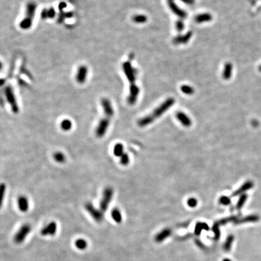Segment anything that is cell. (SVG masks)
I'll list each match as a JSON object with an SVG mask.
<instances>
[{"label":"cell","mask_w":261,"mask_h":261,"mask_svg":"<svg viewBox=\"0 0 261 261\" xmlns=\"http://www.w3.org/2000/svg\"><path fill=\"white\" fill-rule=\"evenodd\" d=\"M175 104V100L171 97L166 99L163 103L157 107L151 114L147 115L139 120L137 124L140 127H144L152 123L155 120L160 117Z\"/></svg>","instance_id":"6da1fadb"},{"label":"cell","mask_w":261,"mask_h":261,"mask_svg":"<svg viewBox=\"0 0 261 261\" xmlns=\"http://www.w3.org/2000/svg\"><path fill=\"white\" fill-rule=\"evenodd\" d=\"M36 9L37 4L35 2L30 1L27 4L24 16L19 23V27L21 29L27 30L31 27Z\"/></svg>","instance_id":"7a4b0ae2"},{"label":"cell","mask_w":261,"mask_h":261,"mask_svg":"<svg viewBox=\"0 0 261 261\" xmlns=\"http://www.w3.org/2000/svg\"><path fill=\"white\" fill-rule=\"evenodd\" d=\"M4 95L8 104L10 106L11 109L14 114H18L19 109L17 102V100L15 94V92L12 87L9 85L5 87L4 90Z\"/></svg>","instance_id":"3957f363"},{"label":"cell","mask_w":261,"mask_h":261,"mask_svg":"<svg viewBox=\"0 0 261 261\" xmlns=\"http://www.w3.org/2000/svg\"><path fill=\"white\" fill-rule=\"evenodd\" d=\"M113 195H114V190L112 187H107L104 189L102 198L99 204V208L102 212L104 213L108 210L109 204L113 197Z\"/></svg>","instance_id":"277c9868"},{"label":"cell","mask_w":261,"mask_h":261,"mask_svg":"<svg viewBox=\"0 0 261 261\" xmlns=\"http://www.w3.org/2000/svg\"><path fill=\"white\" fill-rule=\"evenodd\" d=\"M122 69L130 85L135 84L137 77V70L134 68L130 61L124 62L122 64Z\"/></svg>","instance_id":"5b68a950"},{"label":"cell","mask_w":261,"mask_h":261,"mask_svg":"<svg viewBox=\"0 0 261 261\" xmlns=\"http://www.w3.org/2000/svg\"><path fill=\"white\" fill-rule=\"evenodd\" d=\"M104 117L102 118L100 120L97 127H96L95 134L98 138H102L105 135L106 132H107V130L109 128V124L111 122V117L104 115Z\"/></svg>","instance_id":"8992f818"},{"label":"cell","mask_w":261,"mask_h":261,"mask_svg":"<svg viewBox=\"0 0 261 261\" xmlns=\"http://www.w3.org/2000/svg\"><path fill=\"white\" fill-rule=\"evenodd\" d=\"M31 226L28 224L22 225L14 236V241L16 244H21L26 239L31 231Z\"/></svg>","instance_id":"52a82bcc"},{"label":"cell","mask_w":261,"mask_h":261,"mask_svg":"<svg viewBox=\"0 0 261 261\" xmlns=\"http://www.w3.org/2000/svg\"><path fill=\"white\" fill-rule=\"evenodd\" d=\"M85 210L96 222H101L104 220V212L100 209H97L93 204L90 202H87L85 205Z\"/></svg>","instance_id":"ba28073f"},{"label":"cell","mask_w":261,"mask_h":261,"mask_svg":"<svg viewBox=\"0 0 261 261\" xmlns=\"http://www.w3.org/2000/svg\"><path fill=\"white\" fill-rule=\"evenodd\" d=\"M88 74V69L85 65L79 66L76 71L75 79L77 83L79 84H84L87 79Z\"/></svg>","instance_id":"9c48e42d"},{"label":"cell","mask_w":261,"mask_h":261,"mask_svg":"<svg viewBox=\"0 0 261 261\" xmlns=\"http://www.w3.org/2000/svg\"><path fill=\"white\" fill-rule=\"evenodd\" d=\"M140 93V88L139 87L135 84L130 85L129 86V93L127 98L128 103L131 105H134L137 102L139 94Z\"/></svg>","instance_id":"30bf717a"},{"label":"cell","mask_w":261,"mask_h":261,"mask_svg":"<svg viewBox=\"0 0 261 261\" xmlns=\"http://www.w3.org/2000/svg\"><path fill=\"white\" fill-rule=\"evenodd\" d=\"M100 104L103 108L104 115L112 118L114 114V110L111 101L108 98H103L100 100Z\"/></svg>","instance_id":"8fae6325"},{"label":"cell","mask_w":261,"mask_h":261,"mask_svg":"<svg viewBox=\"0 0 261 261\" xmlns=\"http://www.w3.org/2000/svg\"><path fill=\"white\" fill-rule=\"evenodd\" d=\"M57 224L54 221H52L47 224L41 230V234L44 236H54L57 232Z\"/></svg>","instance_id":"7c38bea8"},{"label":"cell","mask_w":261,"mask_h":261,"mask_svg":"<svg viewBox=\"0 0 261 261\" xmlns=\"http://www.w3.org/2000/svg\"><path fill=\"white\" fill-rule=\"evenodd\" d=\"M254 186L253 183L252 181H247L244 183L239 189L235 191L232 194V197H235L239 195L244 194V193L250 189H251Z\"/></svg>","instance_id":"4fadbf2b"},{"label":"cell","mask_w":261,"mask_h":261,"mask_svg":"<svg viewBox=\"0 0 261 261\" xmlns=\"http://www.w3.org/2000/svg\"><path fill=\"white\" fill-rule=\"evenodd\" d=\"M169 6L172 12L181 18H185L187 16V14L185 11L183 10L178 7V6L174 2V1H168Z\"/></svg>","instance_id":"5bb4252c"},{"label":"cell","mask_w":261,"mask_h":261,"mask_svg":"<svg viewBox=\"0 0 261 261\" xmlns=\"http://www.w3.org/2000/svg\"><path fill=\"white\" fill-rule=\"evenodd\" d=\"M176 117L179 122L186 127H190L192 125V120L185 113L183 112H178Z\"/></svg>","instance_id":"9a60e30c"},{"label":"cell","mask_w":261,"mask_h":261,"mask_svg":"<svg viewBox=\"0 0 261 261\" xmlns=\"http://www.w3.org/2000/svg\"><path fill=\"white\" fill-rule=\"evenodd\" d=\"M259 220V217L257 215H250L242 218H237L235 222V224H241L247 222H255Z\"/></svg>","instance_id":"2e32d148"},{"label":"cell","mask_w":261,"mask_h":261,"mask_svg":"<svg viewBox=\"0 0 261 261\" xmlns=\"http://www.w3.org/2000/svg\"><path fill=\"white\" fill-rule=\"evenodd\" d=\"M18 206L19 210L22 212H26L29 210V201L25 196H20L18 199Z\"/></svg>","instance_id":"e0dca14e"},{"label":"cell","mask_w":261,"mask_h":261,"mask_svg":"<svg viewBox=\"0 0 261 261\" xmlns=\"http://www.w3.org/2000/svg\"><path fill=\"white\" fill-rule=\"evenodd\" d=\"M172 230L170 229H165L158 233L155 237V240L157 242H162L171 235Z\"/></svg>","instance_id":"ac0fdd59"},{"label":"cell","mask_w":261,"mask_h":261,"mask_svg":"<svg viewBox=\"0 0 261 261\" xmlns=\"http://www.w3.org/2000/svg\"><path fill=\"white\" fill-rule=\"evenodd\" d=\"M192 36V31H189L186 33L184 35L178 36L176 38H175L173 40V42L175 44H185L189 41Z\"/></svg>","instance_id":"d6986e66"},{"label":"cell","mask_w":261,"mask_h":261,"mask_svg":"<svg viewBox=\"0 0 261 261\" xmlns=\"http://www.w3.org/2000/svg\"><path fill=\"white\" fill-rule=\"evenodd\" d=\"M56 15V11L54 8L50 7L49 9H44L42 10V12L41 14V18L42 19H52L55 17Z\"/></svg>","instance_id":"ffe728a7"},{"label":"cell","mask_w":261,"mask_h":261,"mask_svg":"<svg viewBox=\"0 0 261 261\" xmlns=\"http://www.w3.org/2000/svg\"><path fill=\"white\" fill-rule=\"evenodd\" d=\"M233 70V65L230 63H227L224 66V69L222 73L223 78L225 80H229L232 76Z\"/></svg>","instance_id":"44dd1931"},{"label":"cell","mask_w":261,"mask_h":261,"mask_svg":"<svg viewBox=\"0 0 261 261\" xmlns=\"http://www.w3.org/2000/svg\"><path fill=\"white\" fill-rule=\"evenodd\" d=\"M212 19V16L210 14H202L196 16L195 21L197 23H202V22L210 21Z\"/></svg>","instance_id":"7402d4cb"},{"label":"cell","mask_w":261,"mask_h":261,"mask_svg":"<svg viewBox=\"0 0 261 261\" xmlns=\"http://www.w3.org/2000/svg\"><path fill=\"white\" fill-rule=\"evenodd\" d=\"M111 217L116 223L120 224L122 221V215L120 211L117 208L113 209L111 211Z\"/></svg>","instance_id":"603a6c76"},{"label":"cell","mask_w":261,"mask_h":261,"mask_svg":"<svg viewBox=\"0 0 261 261\" xmlns=\"http://www.w3.org/2000/svg\"><path fill=\"white\" fill-rule=\"evenodd\" d=\"M209 229V225L205 222H198L195 228V233L196 235L198 236L201 234L202 230H208Z\"/></svg>","instance_id":"cb8c5ba5"},{"label":"cell","mask_w":261,"mask_h":261,"mask_svg":"<svg viewBox=\"0 0 261 261\" xmlns=\"http://www.w3.org/2000/svg\"><path fill=\"white\" fill-rule=\"evenodd\" d=\"M234 236L233 235H229L227 237V239L224 244V246H223V248L224 250V251L228 252L230 250V249L232 248V245L233 244V241H234Z\"/></svg>","instance_id":"d4e9b609"},{"label":"cell","mask_w":261,"mask_h":261,"mask_svg":"<svg viewBox=\"0 0 261 261\" xmlns=\"http://www.w3.org/2000/svg\"><path fill=\"white\" fill-rule=\"evenodd\" d=\"M74 244L76 247L77 249L80 250H85L88 247V242L86 240L82 239V238H79V239L76 240Z\"/></svg>","instance_id":"484cf974"},{"label":"cell","mask_w":261,"mask_h":261,"mask_svg":"<svg viewBox=\"0 0 261 261\" xmlns=\"http://www.w3.org/2000/svg\"><path fill=\"white\" fill-rule=\"evenodd\" d=\"M113 153L117 157H120L124 153V147L122 143H118L115 144L113 149Z\"/></svg>","instance_id":"4316f807"},{"label":"cell","mask_w":261,"mask_h":261,"mask_svg":"<svg viewBox=\"0 0 261 261\" xmlns=\"http://www.w3.org/2000/svg\"><path fill=\"white\" fill-rule=\"evenodd\" d=\"M61 128L64 131H68L72 128V122L69 119H64L61 123Z\"/></svg>","instance_id":"83f0119b"},{"label":"cell","mask_w":261,"mask_h":261,"mask_svg":"<svg viewBox=\"0 0 261 261\" xmlns=\"http://www.w3.org/2000/svg\"><path fill=\"white\" fill-rule=\"evenodd\" d=\"M248 198V195L246 194H242L240 196L239 200H238L237 204H236V209L238 210H240L242 207L244 206L245 201H247Z\"/></svg>","instance_id":"f1b7e54d"},{"label":"cell","mask_w":261,"mask_h":261,"mask_svg":"<svg viewBox=\"0 0 261 261\" xmlns=\"http://www.w3.org/2000/svg\"><path fill=\"white\" fill-rule=\"evenodd\" d=\"M54 160L59 163H62L65 162L66 157L65 155L61 152H56L53 154Z\"/></svg>","instance_id":"f546056e"},{"label":"cell","mask_w":261,"mask_h":261,"mask_svg":"<svg viewBox=\"0 0 261 261\" xmlns=\"http://www.w3.org/2000/svg\"><path fill=\"white\" fill-rule=\"evenodd\" d=\"M147 20V18L144 15H137L132 17V21L137 24H143L146 22Z\"/></svg>","instance_id":"4dcf8cb0"},{"label":"cell","mask_w":261,"mask_h":261,"mask_svg":"<svg viewBox=\"0 0 261 261\" xmlns=\"http://www.w3.org/2000/svg\"><path fill=\"white\" fill-rule=\"evenodd\" d=\"M220 224L218 222H215L213 227H212V230L214 233V239L215 240H219L220 237Z\"/></svg>","instance_id":"1f68e13d"},{"label":"cell","mask_w":261,"mask_h":261,"mask_svg":"<svg viewBox=\"0 0 261 261\" xmlns=\"http://www.w3.org/2000/svg\"><path fill=\"white\" fill-rule=\"evenodd\" d=\"M181 90L183 93L187 94V95H191V94L194 93V89L192 87L187 85H184L181 86Z\"/></svg>","instance_id":"d6a6232c"},{"label":"cell","mask_w":261,"mask_h":261,"mask_svg":"<svg viewBox=\"0 0 261 261\" xmlns=\"http://www.w3.org/2000/svg\"><path fill=\"white\" fill-rule=\"evenodd\" d=\"M237 219V217H235V216H232V217H230L228 218H224L222 220H221L218 222L220 225H225L228 223L230 222H233Z\"/></svg>","instance_id":"836d02e7"},{"label":"cell","mask_w":261,"mask_h":261,"mask_svg":"<svg viewBox=\"0 0 261 261\" xmlns=\"http://www.w3.org/2000/svg\"><path fill=\"white\" fill-rule=\"evenodd\" d=\"M120 162L123 166H127L129 163V157L127 153L124 152L120 157Z\"/></svg>","instance_id":"e575fe53"},{"label":"cell","mask_w":261,"mask_h":261,"mask_svg":"<svg viewBox=\"0 0 261 261\" xmlns=\"http://www.w3.org/2000/svg\"><path fill=\"white\" fill-rule=\"evenodd\" d=\"M219 202L222 205L229 206L231 203V200L229 197L227 196H222L220 198Z\"/></svg>","instance_id":"d590c367"},{"label":"cell","mask_w":261,"mask_h":261,"mask_svg":"<svg viewBox=\"0 0 261 261\" xmlns=\"http://www.w3.org/2000/svg\"><path fill=\"white\" fill-rule=\"evenodd\" d=\"M187 204L190 207L194 208L197 206L198 201H197V199H195V198H190L189 199L187 200Z\"/></svg>","instance_id":"8d00e7d4"},{"label":"cell","mask_w":261,"mask_h":261,"mask_svg":"<svg viewBox=\"0 0 261 261\" xmlns=\"http://www.w3.org/2000/svg\"><path fill=\"white\" fill-rule=\"evenodd\" d=\"M6 186L4 183H2L1 184V187H0V198H1V202L3 203V199L5 196L6 193Z\"/></svg>","instance_id":"74e56055"},{"label":"cell","mask_w":261,"mask_h":261,"mask_svg":"<svg viewBox=\"0 0 261 261\" xmlns=\"http://www.w3.org/2000/svg\"><path fill=\"white\" fill-rule=\"evenodd\" d=\"M184 24L183 23V22L181 20L178 21L176 23V29L177 31H181L184 29Z\"/></svg>","instance_id":"f35d334b"},{"label":"cell","mask_w":261,"mask_h":261,"mask_svg":"<svg viewBox=\"0 0 261 261\" xmlns=\"http://www.w3.org/2000/svg\"><path fill=\"white\" fill-rule=\"evenodd\" d=\"M181 1L187 4H192L194 3V0H181Z\"/></svg>","instance_id":"ab89813d"},{"label":"cell","mask_w":261,"mask_h":261,"mask_svg":"<svg viewBox=\"0 0 261 261\" xmlns=\"http://www.w3.org/2000/svg\"><path fill=\"white\" fill-rule=\"evenodd\" d=\"M222 261H232L230 259H228V258H225V259H223V260Z\"/></svg>","instance_id":"60d3db41"},{"label":"cell","mask_w":261,"mask_h":261,"mask_svg":"<svg viewBox=\"0 0 261 261\" xmlns=\"http://www.w3.org/2000/svg\"><path fill=\"white\" fill-rule=\"evenodd\" d=\"M259 72H261V65L259 66Z\"/></svg>","instance_id":"b9f144b4"},{"label":"cell","mask_w":261,"mask_h":261,"mask_svg":"<svg viewBox=\"0 0 261 261\" xmlns=\"http://www.w3.org/2000/svg\"><path fill=\"white\" fill-rule=\"evenodd\" d=\"M174 1V0H168V1Z\"/></svg>","instance_id":"7bdbcfd3"}]
</instances>
